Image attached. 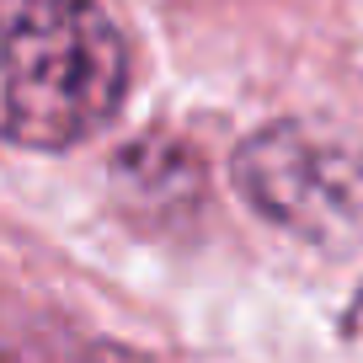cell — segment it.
Wrapping results in <instances>:
<instances>
[{"instance_id": "cell-1", "label": "cell", "mask_w": 363, "mask_h": 363, "mask_svg": "<svg viewBox=\"0 0 363 363\" xmlns=\"http://www.w3.org/2000/svg\"><path fill=\"white\" fill-rule=\"evenodd\" d=\"M128 91V48L96 0H0V139L69 150L102 134Z\"/></svg>"}, {"instance_id": "cell-2", "label": "cell", "mask_w": 363, "mask_h": 363, "mask_svg": "<svg viewBox=\"0 0 363 363\" xmlns=\"http://www.w3.org/2000/svg\"><path fill=\"white\" fill-rule=\"evenodd\" d=\"M235 182L257 214L294 235H342L358 219V171L310 128L278 123L235 150Z\"/></svg>"}]
</instances>
